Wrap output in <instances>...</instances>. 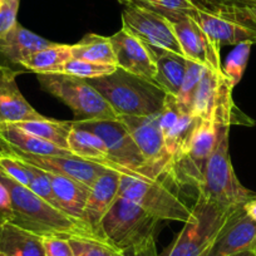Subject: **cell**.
<instances>
[{
	"mask_svg": "<svg viewBox=\"0 0 256 256\" xmlns=\"http://www.w3.org/2000/svg\"><path fill=\"white\" fill-rule=\"evenodd\" d=\"M0 181L6 184L10 194L13 208L10 222L18 228L40 238L58 236L66 238L96 240L108 244L86 221L78 220L67 212L54 208L48 201L32 192L28 187L16 184L2 172Z\"/></svg>",
	"mask_w": 256,
	"mask_h": 256,
	"instance_id": "6da1fadb",
	"label": "cell"
},
{
	"mask_svg": "<svg viewBox=\"0 0 256 256\" xmlns=\"http://www.w3.org/2000/svg\"><path fill=\"white\" fill-rule=\"evenodd\" d=\"M0 140H2L4 146L19 150L22 152H26V154H36V156H74L70 150L60 148L52 142L28 134V132L12 124L0 126Z\"/></svg>",
	"mask_w": 256,
	"mask_h": 256,
	"instance_id": "cb8c5ba5",
	"label": "cell"
},
{
	"mask_svg": "<svg viewBox=\"0 0 256 256\" xmlns=\"http://www.w3.org/2000/svg\"><path fill=\"white\" fill-rule=\"evenodd\" d=\"M73 123L77 127L97 134L104 142L110 158L116 164L131 170L144 178H160L158 174L147 164L138 146L120 120H73Z\"/></svg>",
	"mask_w": 256,
	"mask_h": 256,
	"instance_id": "30bf717a",
	"label": "cell"
},
{
	"mask_svg": "<svg viewBox=\"0 0 256 256\" xmlns=\"http://www.w3.org/2000/svg\"><path fill=\"white\" fill-rule=\"evenodd\" d=\"M72 56L93 63L117 66V59L110 36H103L100 34L90 33L83 36L78 43L73 44Z\"/></svg>",
	"mask_w": 256,
	"mask_h": 256,
	"instance_id": "f1b7e54d",
	"label": "cell"
},
{
	"mask_svg": "<svg viewBox=\"0 0 256 256\" xmlns=\"http://www.w3.org/2000/svg\"><path fill=\"white\" fill-rule=\"evenodd\" d=\"M120 196L134 201L147 214L162 221L186 222L192 216V208L160 178L120 177Z\"/></svg>",
	"mask_w": 256,
	"mask_h": 256,
	"instance_id": "ba28073f",
	"label": "cell"
},
{
	"mask_svg": "<svg viewBox=\"0 0 256 256\" xmlns=\"http://www.w3.org/2000/svg\"><path fill=\"white\" fill-rule=\"evenodd\" d=\"M156 53V77L154 83L167 94L177 97L186 72V56L172 52L154 49Z\"/></svg>",
	"mask_w": 256,
	"mask_h": 256,
	"instance_id": "484cf974",
	"label": "cell"
},
{
	"mask_svg": "<svg viewBox=\"0 0 256 256\" xmlns=\"http://www.w3.org/2000/svg\"><path fill=\"white\" fill-rule=\"evenodd\" d=\"M114 50L117 67L131 74L154 82L156 53L154 49L124 28L110 36Z\"/></svg>",
	"mask_w": 256,
	"mask_h": 256,
	"instance_id": "9a60e30c",
	"label": "cell"
},
{
	"mask_svg": "<svg viewBox=\"0 0 256 256\" xmlns=\"http://www.w3.org/2000/svg\"><path fill=\"white\" fill-rule=\"evenodd\" d=\"M12 126L52 142L60 148L68 150V136L73 127V120H56L46 117L43 120L13 123Z\"/></svg>",
	"mask_w": 256,
	"mask_h": 256,
	"instance_id": "83f0119b",
	"label": "cell"
},
{
	"mask_svg": "<svg viewBox=\"0 0 256 256\" xmlns=\"http://www.w3.org/2000/svg\"><path fill=\"white\" fill-rule=\"evenodd\" d=\"M0 172L16 181V184L28 187L30 181L26 164L6 150H0Z\"/></svg>",
	"mask_w": 256,
	"mask_h": 256,
	"instance_id": "836d02e7",
	"label": "cell"
},
{
	"mask_svg": "<svg viewBox=\"0 0 256 256\" xmlns=\"http://www.w3.org/2000/svg\"><path fill=\"white\" fill-rule=\"evenodd\" d=\"M68 150L78 158L100 164L106 168L118 172L122 176L144 178L131 170L126 168V167L112 161L104 142L97 134L88 131V130H84V128L77 127V126H74V123H73V127L70 132V136H68Z\"/></svg>",
	"mask_w": 256,
	"mask_h": 256,
	"instance_id": "7402d4cb",
	"label": "cell"
},
{
	"mask_svg": "<svg viewBox=\"0 0 256 256\" xmlns=\"http://www.w3.org/2000/svg\"><path fill=\"white\" fill-rule=\"evenodd\" d=\"M118 120L123 123L134 141L138 146L144 160L160 177L164 176L168 170L172 157L167 152L160 124V113L144 117L120 116Z\"/></svg>",
	"mask_w": 256,
	"mask_h": 256,
	"instance_id": "4fadbf2b",
	"label": "cell"
},
{
	"mask_svg": "<svg viewBox=\"0 0 256 256\" xmlns=\"http://www.w3.org/2000/svg\"><path fill=\"white\" fill-rule=\"evenodd\" d=\"M251 46H252V43H248V42L235 46L221 67L222 73L228 77L232 87H235L242 78L246 66H248V56H250Z\"/></svg>",
	"mask_w": 256,
	"mask_h": 256,
	"instance_id": "1f68e13d",
	"label": "cell"
},
{
	"mask_svg": "<svg viewBox=\"0 0 256 256\" xmlns=\"http://www.w3.org/2000/svg\"><path fill=\"white\" fill-rule=\"evenodd\" d=\"M206 70L208 68L202 66V64L187 59L184 82H182L178 96L176 97L180 108L184 110V112L191 113L192 100H194V96H195L196 90H198Z\"/></svg>",
	"mask_w": 256,
	"mask_h": 256,
	"instance_id": "4dcf8cb0",
	"label": "cell"
},
{
	"mask_svg": "<svg viewBox=\"0 0 256 256\" xmlns=\"http://www.w3.org/2000/svg\"><path fill=\"white\" fill-rule=\"evenodd\" d=\"M248 9H250V12H251V14H252V16H254V18L256 19V6H248Z\"/></svg>",
	"mask_w": 256,
	"mask_h": 256,
	"instance_id": "7bdbcfd3",
	"label": "cell"
},
{
	"mask_svg": "<svg viewBox=\"0 0 256 256\" xmlns=\"http://www.w3.org/2000/svg\"><path fill=\"white\" fill-rule=\"evenodd\" d=\"M238 208H224L198 195L196 204L192 206L191 218L184 222L166 256H206L220 231Z\"/></svg>",
	"mask_w": 256,
	"mask_h": 256,
	"instance_id": "277c9868",
	"label": "cell"
},
{
	"mask_svg": "<svg viewBox=\"0 0 256 256\" xmlns=\"http://www.w3.org/2000/svg\"><path fill=\"white\" fill-rule=\"evenodd\" d=\"M230 126L220 124L218 138L204 174L202 184L198 190V195L224 208H238L256 198L241 184L234 171L228 152Z\"/></svg>",
	"mask_w": 256,
	"mask_h": 256,
	"instance_id": "3957f363",
	"label": "cell"
},
{
	"mask_svg": "<svg viewBox=\"0 0 256 256\" xmlns=\"http://www.w3.org/2000/svg\"><path fill=\"white\" fill-rule=\"evenodd\" d=\"M24 164H26V168H28L29 174H30V181H29L28 188L32 192H34L36 195H38L39 198L48 201V202L50 204V205H53L54 208H59L58 202H56V198H54L53 195V190H52V184L50 180H49L48 172L44 171V170L42 168H38V167L33 166V164H26V162H24ZM59 210H60V208H59Z\"/></svg>",
	"mask_w": 256,
	"mask_h": 256,
	"instance_id": "e575fe53",
	"label": "cell"
},
{
	"mask_svg": "<svg viewBox=\"0 0 256 256\" xmlns=\"http://www.w3.org/2000/svg\"><path fill=\"white\" fill-rule=\"evenodd\" d=\"M255 254H256V250H255Z\"/></svg>",
	"mask_w": 256,
	"mask_h": 256,
	"instance_id": "bcb514c9",
	"label": "cell"
},
{
	"mask_svg": "<svg viewBox=\"0 0 256 256\" xmlns=\"http://www.w3.org/2000/svg\"><path fill=\"white\" fill-rule=\"evenodd\" d=\"M2 148L6 150L14 156L20 158L22 161L26 162L29 164L44 170V171L52 172V174H62V176L70 177L76 180L86 186L90 187L93 182L106 171V167L100 164H93V162L84 161L78 157H58V156H36V154H26L19 150L10 148V147L4 146L2 142Z\"/></svg>",
	"mask_w": 256,
	"mask_h": 256,
	"instance_id": "e0dca14e",
	"label": "cell"
},
{
	"mask_svg": "<svg viewBox=\"0 0 256 256\" xmlns=\"http://www.w3.org/2000/svg\"><path fill=\"white\" fill-rule=\"evenodd\" d=\"M0 256H6V255H3V254H0Z\"/></svg>",
	"mask_w": 256,
	"mask_h": 256,
	"instance_id": "f6af8a7d",
	"label": "cell"
},
{
	"mask_svg": "<svg viewBox=\"0 0 256 256\" xmlns=\"http://www.w3.org/2000/svg\"><path fill=\"white\" fill-rule=\"evenodd\" d=\"M256 250V221L242 208L231 215L206 256H232L242 251Z\"/></svg>",
	"mask_w": 256,
	"mask_h": 256,
	"instance_id": "ac0fdd59",
	"label": "cell"
},
{
	"mask_svg": "<svg viewBox=\"0 0 256 256\" xmlns=\"http://www.w3.org/2000/svg\"><path fill=\"white\" fill-rule=\"evenodd\" d=\"M12 216H13V208H12L10 194L6 184L0 181V226L10 222Z\"/></svg>",
	"mask_w": 256,
	"mask_h": 256,
	"instance_id": "74e56055",
	"label": "cell"
},
{
	"mask_svg": "<svg viewBox=\"0 0 256 256\" xmlns=\"http://www.w3.org/2000/svg\"><path fill=\"white\" fill-rule=\"evenodd\" d=\"M120 177L122 174L118 172L106 170L90 187L84 210V221L100 238H102L100 232V221L120 196Z\"/></svg>",
	"mask_w": 256,
	"mask_h": 256,
	"instance_id": "44dd1931",
	"label": "cell"
},
{
	"mask_svg": "<svg viewBox=\"0 0 256 256\" xmlns=\"http://www.w3.org/2000/svg\"><path fill=\"white\" fill-rule=\"evenodd\" d=\"M48 176L59 208L78 220L84 221V210L90 187L62 174L48 172Z\"/></svg>",
	"mask_w": 256,
	"mask_h": 256,
	"instance_id": "603a6c76",
	"label": "cell"
},
{
	"mask_svg": "<svg viewBox=\"0 0 256 256\" xmlns=\"http://www.w3.org/2000/svg\"><path fill=\"white\" fill-rule=\"evenodd\" d=\"M172 24L187 59L202 64L211 70H222L220 56L221 46L211 40L196 19L188 16L177 22H172Z\"/></svg>",
	"mask_w": 256,
	"mask_h": 256,
	"instance_id": "2e32d148",
	"label": "cell"
},
{
	"mask_svg": "<svg viewBox=\"0 0 256 256\" xmlns=\"http://www.w3.org/2000/svg\"><path fill=\"white\" fill-rule=\"evenodd\" d=\"M118 116L157 114L162 110L167 93L154 82L117 68L110 74L87 80Z\"/></svg>",
	"mask_w": 256,
	"mask_h": 256,
	"instance_id": "7a4b0ae2",
	"label": "cell"
},
{
	"mask_svg": "<svg viewBox=\"0 0 256 256\" xmlns=\"http://www.w3.org/2000/svg\"><path fill=\"white\" fill-rule=\"evenodd\" d=\"M244 210H245V212L248 214L254 221H256V198L248 201V202L244 205Z\"/></svg>",
	"mask_w": 256,
	"mask_h": 256,
	"instance_id": "60d3db41",
	"label": "cell"
},
{
	"mask_svg": "<svg viewBox=\"0 0 256 256\" xmlns=\"http://www.w3.org/2000/svg\"><path fill=\"white\" fill-rule=\"evenodd\" d=\"M38 83L44 92L67 104L73 110L76 120H118L106 98L83 78L64 73L38 74Z\"/></svg>",
	"mask_w": 256,
	"mask_h": 256,
	"instance_id": "52a82bcc",
	"label": "cell"
},
{
	"mask_svg": "<svg viewBox=\"0 0 256 256\" xmlns=\"http://www.w3.org/2000/svg\"><path fill=\"white\" fill-rule=\"evenodd\" d=\"M54 44L44 39L43 36L33 33L16 23L6 36L0 38V67L26 73L22 68V63L32 54Z\"/></svg>",
	"mask_w": 256,
	"mask_h": 256,
	"instance_id": "d6986e66",
	"label": "cell"
},
{
	"mask_svg": "<svg viewBox=\"0 0 256 256\" xmlns=\"http://www.w3.org/2000/svg\"><path fill=\"white\" fill-rule=\"evenodd\" d=\"M201 4L205 3H218V2H230V3L242 4V6H256V0H200Z\"/></svg>",
	"mask_w": 256,
	"mask_h": 256,
	"instance_id": "ab89813d",
	"label": "cell"
},
{
	"mask_svg": "<svg viewBox=\"0 0 256 256\" xmlns=\"http://www.w3.org/2000/svg\"><path fill=\"white\" fill-rule=\"evenodd\" d=\"M0 254L6 256H46L40 236L12 222L0 226Z\"/></svg>",
	"mask_w": 256,
	"mask_h": 256,
	"instance_id": "d4e9b609",
	"label": "cell"
},
{
	"mask_svg": "<svg viewBox=\"0 0 256 256\" xmlns=\"http://www.w3.org/2000/svg\"><path fill=\"white\" fill-rule=\"evenodd\" d=\"M122 28L154 49L172 52L184 56L174 33V24L164 16L137 6H123Z\"/></svg>",
	"mask_w": 256,
	"mask_h": 256,
	"instance_id": "7c38bea8",
	"label": "cell"
},
{
	"mask_svg": "<svg viewBox=\"0 0 256 256\" xmlns=\"http://www.w3.org/2000/svg\"><path fill=\"white\" fill-rule=\"evenodd\" d=\"M0 150H2V140H0Z\"/></svg>",
	"mask_w": 256,
	"mask_h": 256,
	"instance_id": "ee69618b",
	"label": "cell"
},
{
	"mask_svg": "<svg viewBox=\"0 0 256 256\" xmlns=\"http://www.w3.org/2000/svg\"><path fill=\"white\" fill-rule=\"evenodd\" d=\"M120 6H137L158 13L171 22H177L184 16H194L200 0H118Z\"/></svg>",
	"mask_w": 256,
	"mask_h": 256,
	"instance_id": "f546056e",
	"label": "cell"
},
{
	"mask_svg": "<svg viewBox=\"0 0 256 256\" xmlns=\"http://www.w3.org/2000/svg\"><path fill=\"white\" fill-rule=\"evenodd\" d=\"M18 72L0 67V126L46 118L24 98L16 84Z\"/></svg>",
	"mask_w": 256,
	"mask_h": 256,
	"instance_id": "ffe728a7",
	"label": "cell"
},
{
	"mask_svg": "<svg viewBox=\"0 0 256 256\" xmlns=\"http://www.w3.org/2000/svg\"><path fill=\"white\" fill-rule=\"evenodd\" d=\"M120 256H158L156 248V241L154 238V240H150L147 242L141 244V245L120 251Z\"/></svg>",
	"mask_w": 256,
	"mask_h": 256,
	"instance_id": "f35d334b",
	"label": "cell"
},
{
	"mask_svg": "<svg viewBox=\"0 0 256 256\" xmlns=\"http://www.w3.org/2000/svg\"><path fill=\"white\" fill-rule=\"evenodd\" d=\"M232 84L225 74L206 70L191 104V113L202 120L224 126L254 124L232 100Z\"/></svg>",
	"mask_w": 256,
	"mask_h": 256,
	"instance_id": "9c48e42d",
	"label": "cell"
},
{
	"mask_svg": "<svg viewBox=\"0 0 256 256\" xmlns=\"http://www.w3.org/2000/svg\"><path fill=\"white\" fill-rule=\"evenodd\" d=\"M46 256H76L70 238L58 236H46L42 238Z\"/></svg>",
	"mask_w": 256,
	"mask_h": 256,
	"instance_id": "8d00e7d4",
	"label": "cell"
},
{
	"mask_svg": "<svg viewBox=\"0 0 256 256\" xmlns=\"http://www.w3.org/2000/svg\"><path fill=\"white\" fill-rule=\"evenodd\" d=\"M117 68L118 67L114 64L93 63V62L82 60V59L70 58L67 63L64 64L62 73L73 76V77L83 78V80H92V78H100L110 74Z\"/></svg>",
	"mask_w": 256,
	"mask_h": 256,
	"instance_id": "d6a6232c",
	"label": "cell"
},
{
	"mask_svg": "<svg viewBox=\"0 0 256 256\" xmlns=\"http://www.w3.org/2000/svg\"><path fill=\"white\" fill-rule=\"evenodd\" d=\"M201 120L192 113L182 110L176 97L166 96L164 108L160 112V124L167 152L172 158L182 154L191 146Z\"/></svg>",
	"mask_w": 256,
	"mask_h": 256,
	"instance_id": "5bb4252c",
	"label": "cell"
},
{
	"mask_svg": "<svg viewBox=\"0 0 256 256\" xmlns=\"http://www.w3.org/2000/svg\"><path fill=\"white\" fill-rule=\"evenodd\" d=\"M192 18L220 46L256 43V19L248 6L230 2L205 3L198 6Z\"/></svg>",
	"mask_w": 256,
	"mask_h": 256,
	"instance_id": "5b68a950",
	"label": "cell"
},
{
	"mask_svg": "<svg viewBox=\"0 0 256 256\" xmlns=\"http://www.w3.org/2000/svg\"><path fill=\"white\" fill-rule=\"evenodd\" d=\"M220 124L208 120H201L192 144L180 156L174 157L164 176L176 184H188L200 188L206 166L215 150L218 138Z\"/></svg>",
	"mask_w": 256,
	"mask_h": 256,
	"instance_id": "8fae6325",
	"label": "cell"
},
{
	"mask_svg": "<svg viewBox=\"0 0 256 256\" xmlns=\"http://www.w3.org/2000/svg\"><path fill=\"white\" fill-rule=\"evenodd\" d=\"M232 256H256V254L255 251H242V252L235 254V255Z\"/></svg>",
	"mask_w": 256,
	"mask_h": 256,
	"instance_id": "b9f144b4",
	"label": "cell"
},
{
	"mask_svg": "<svg viewBox=\"0 0 256 256\" xmlns=\"http://www.w3.org/2000/svg\"><path fill=\"white\" fill-rule=\"evenodd\" d=\"M19 3L20 0H0V38L18 23Z\"/></svg>",
	"mask_w": 256,
	"mask_h": 256,
	"instance_id": "d590c367",
	"label": "cell"
},
{
	"mask_svg": "<svg viewBox=\"0 0 256 256\" xmlns=\"http://www.w3.org/2000/svg\"><path fill=\"white\" fill-rule=\"evenodd\" d=\"M158 224L134 201L118 196L103 216L100 232L112 248L123 251L154 240Z\"/></svg>",
	"mask_w": 256,
	"mask_h": 256,
	"instance_id": "8992f818",
	"label": "cell"
},
{
	"mask_svg": "<svg viewBox=\"0 0 256 256\" xmlns=\"http://www.w3.org/2000/svg\"><path fill=\"white\" fill-rule=\"evenodd\" d=\"M72 56V46L54 43L50 46L38 50L22 63L24 72L36 74H53L63 72L64 64Z\"/></svg>",
	"mask_w": 256,
	"mask_h": 256,
	"instance_id": "4316f807",
	"label": "cell"
}]
</instances>
